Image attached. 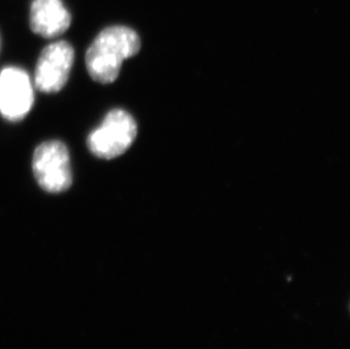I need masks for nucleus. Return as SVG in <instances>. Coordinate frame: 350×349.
<instances>
[{
	"label": "nucleus",
	"mask_w": 350,
	"mask_h": 349,
	"mask_svg": "<svg viewBox=\"0 0 350 349\" xmlns=\"http://www.w3.org/2000/svg\"><path fill=\"white\" fill-rule=\"evenodd\" d=\"M141 40L126 27H110L101 31L86 51L85 66L91 79L101 84L116 81L124 60L135 56Z\"/></svg>",
	"instance_id": "obj_1"
},
{
	"label": "nucleus",
	"mask_w": 350,
	"mask_h": 349,
	"mask_svg": "<svg viewBox=\"0 0 350 349\" xmlns=\"http://www.w3.org/2000/svg\"><path fill=\"white\" fill-rule=\"evenodd\" d=\"M32 172L38 185L51 194L64 193L73 184L70 150L59 140L38 145L32 158Z\"/></svg>",
	"instance_id": "obj_2"
},
{
	"label": "nucleus",
	"mask_w": 350,
	"mask_h": 349,
	"mask_svg": "<svg viewBox=\"0 0 350 349\" xmlns=\"http://www.w3.org/2000/svg\"><path fill=\"white\" fill-rule=\"evenodd\" d=\"M137 125L132 115L122 109H113L107 114L99 127L88 136V148L100 159L117 158L135 141Z\"/></svg>",
	"instance_id": "obj_3"
},
{
	"label": "nucleus",
	"mask_w": 350,
	"mask_h": 349,
	"mask_svg": "<svg viewBox=\"0 0 350 349\" xmlns=\"http://www.w3.org/2000/svg\"><path fill=\"white\" fill-rule=\"evenodd\" d=\"M75 51L70 42L50 43L40 53L33 86L40 92H59L66 86L73 68Z\"/></svg>",
	"instance_id": "obj_4"
},
{
	"label": "nucleus",
	"mask_w": 350,
	"mask_h": 349,
	"mask_svg": "<svg viewBox=\"0 0 350 349\" xmlns=\"http://www.w3.org/2000/svg\"><path fill=\"white\" fill-rule=\"evenodd\" d=\"M34 103V86L20 67H5L0 72V115L10 122L25 118Z\"/></svg>",
	"instance_id": "obj_5"
},
{
	"label": "nucleus",
	"mask_w": 350,
	"mask_h": 349,
	"mask_svg": "<svg viewBox=\"0 0 350 349\" xmlns=\"http://www.w3.org/2000/svg\"><path fill=\"white\" fill-rule=\"evenodd\" d=\"M72 23L70 10L63 0H33L30 8V27L42 38H57L65 34Z\"/></svg>",
	"instance_id": "obj_6"
}]
</instances>
